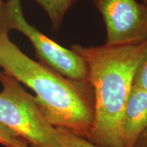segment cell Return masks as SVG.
<instances>
[{
  "mask_svg": "<svg viewBox=\"0 0 147 147\" xmlns=\"http://www.w3.org/2000/svg\"><path fill=\"white\" fill-rule=\"evenodd\" d=\"M47 12L53 28L57 29L75 0H34Z\"/></svg>",
  "mask_w": 147,
  "mask_h": 147,
  "instance_id": "7",
  "label": "cell"
},
{
  "mask_svg": "<svg viewBox=\"0 0 147 147\" xmlns=\"http://www.w3.org/2000/svg\"><path fill=\"white\" fill-rule=\"evenodd\" d=\"M142 1H143V3H144V4L147 5V0H142Z\"/></svg>",
  "mask_w": 147,
  "mask_h": 147,
  "instance_id": "14",
  "label": "cell"
},
{
  "mask_svg": "<svg viewBox=\"0 0 147 147\" xmlns=\"http://www.w3.org/2000/svg\"><path fill=\"white\" fill-rule=\"evenodd\" d=\"M146 127L147 90L133 84L123 117L124 146L135 147Z\"/></svg>",
  "mask_w": 147,
  "mask_h": 147,
  "instance_id": "6",
  "label": "cell"
},
{
  "mask_svg": "<svg viewBox=\"0 0 147 147\" xmlns=\"http://www.w3.org/2000/svg\"><path fill=\"white\" fill-rule=\"evenodd\" d=\"M0 125L26 141L29 147H61L57 128L42 113L35 96L3 71H0Z\"/></svg>",
  "mask_w": 147,
  "mask_h": 147,
  "instance_id": "3",
  "label": "cell"
},
{
  "mask_svg": "<svg viewBox=\"0 0 147 147\" xmlns=\"http://www.w3.org/2000/svg\"><path fill=\"white\" fill-rule=\"evenodd\" d=\"M0 26L16 29L25 35L34 46L42 63L66 78L87 81L88 71L80 56L53 41L30 25L23 15L21 0H8L0 14Z\"/></svg>",
  "mask_w": 147,
  "mask_h": 147,
  "instance_id": "4",
  "label": "cell"
},
{
  "mask_svg": "<svg viewBox=\"0 0 147 147\" xmlns=\"http://www.w3.org/2000/svg\"><path fill=\"white\" fill-rule=\"evenodd\" d=\"M71 49L82 57L94 96V123L88 140L100 147H125L122 123L138 67L147 52V40L134 45H104Z\"/></svg>",
  "mask_w": 147,
  "mask_h": 147,
  "instance_id": "2",
  "label": "cell"
},
{
  "mask_svg": "<svg viewBox=\"0 0 147 147\" xmlns=\"http://www.w3.org/2000/svg\"><path fill=\"white\" fill-rule=\"evenodd\" d=\"M134 84L147 90V52L138 67Z\"/></svg>",
  "mask_w": 147,
  "mask_h": 147,
  "instance_id": "9",
  "label": "cell"
},
{
  "mask_svg": "<svg viewBox=\"0 0 147 147\" xmlns=\"http://www.w3.org/2000/svg\"><path fill=\"white\" fill-rule=\"evenodd\" d=\"M1 8H2V3H1V0H0V14H1Z\"/></svg>",
  "mask_w": 147,
  "mask_h": 147,
  "instance_id": "13",
  "label": "cell"
},
{
  "mask_svg": "<svg viewBox=\"0 0 147 147\" xmlns=\"http://www.w3.org/2000/svg\"><path fill=\"white\" fill-rule=\"evenodd\" d=\"M106 25V45L121 46L147 40V5L136 0H93Z\"/></svg>",
  "mask_w": 147,
  "mask_h": 147,
  "instance_id": "5",
  "label": "cell"
},
{
  "mask_svg": "<svg viewBox=\"0 0 147 147\" xmlns=\"http://www.w3.org/2000/svg\"><path fill=\"white\" fill-rule=\"evenodd\" d=\"M11 147H29L26 141L24 140L21 137H16L14 142Z\"/></svg>",
  "mask_w": 147,
  "mask_h": 147,
  "instance_id": "12",
  "label": "cell"
},
{
  "mask_svg": "<svg viewBox=\"0 0 147 147\" xmlns=\"http://www.w3.org/2000/svg\"><path fill=\"white\" fill-rule=\"evenodd\" d=\"M0 26V67L34 92L40 110L56 128L89 140L94 123V96L89 81L63 76L29 57Z\"/></svg>",
  "mask_w": 147,
  "mask_h": 147,
  "instance_id": "1",
  "label": "cell"
},
{
  "mask_svg": "<svg viewBox=\"0 0 147 147\" xmlns=\"http://www.w3.org/2000/svg\"><path fill=\"white\" fill-rule=\"evenodd\" d=\"M59 133L60 144L61 147H100L84 138L78 136L68 130L57 128Z\"/></svg>",
  "mask_w": 147,
  "mask_h": 147,
  "instance_id": "8",
  "label": "cell"
},
{
  "mask_svg": "<svg viewBox=\"0 0 147 147\" xmlns=\"http://www.w3.org/2000/svg\"><path fill=\"white\" fill-rule=\"evenodd\" d=\"M135 147H147V127L139 138Z\"/></svg>",
  "mask_w": 147,
  "mask_h": 147,
  "instance_id": "11",
  "label": "cell"
},
{
  "mask_svg": "<svg viewBox=\"0 0 147 147\" xmlns=\"http://www.w3.org/2000/svg\"><path fill=\"white\" fill-rule=\"evenodd\" d=\"M17 136L5 127L0 125V144L5 147H11Z\"/></svg>",
  "mask_w": 147,
  "mask_h": 147,
  "instance_id": "10",
  "label": "cell"
}]
</instances>
